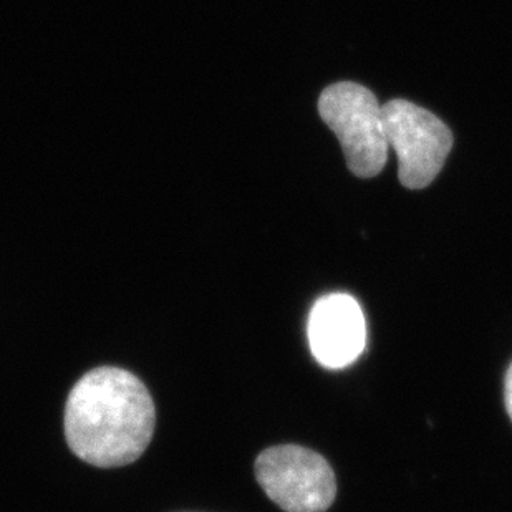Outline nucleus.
Masks as SVG:
<instances>
[{"instance_id":"f03ea898","label":"nucleus","mask_w":512,"mask_h":512,"mask_svg":"<svg viewBox=\"0 0 512 512\" xmlns=\"http://www.w3.org/2000/svg\"><path fill=\"white\" fill-rule=\"evenodd\" d=\"M322 120L342 145L348 168L358 178H375L387 165L382 105L372 90L353 82L325 88L319 98Z\"/></svg>"},{"instance_id":"20e7f679","label":"nucleus","mask_w":512,"mask_h":512,"mask_svg":"<svg viewBox=\"0 0 512 512\" xmlns=\"http://www.w3.org/2000/svg\"><path fill=\"white\" fill-rule=\"evenodd\" d=\"M256 478L264 493L285 512L329 511L337 481L325 458L302 446H274L256 461Z\"/></svg>"},{"instance_id":"39448f33","label":"nucleus","mask_w":512,"mask_h":512,"mask_svg":"<svg viewBox=\"0 0 512 512\" xmlns=\"http://www.w3.org/2000/svg\"><path fill=\"white\" fill-rule=\"evenodd\" d=\"M309 342L322 367L339 370L358 360L367 347V324L357 300L347 294L317 300L309 317Z\"/></svg>"},{"instance_id":"423d86ee","label":"nucleus","mask_w":512,"mask_h":512,"mask_svg":"<svg viewBox=\"0 0 512 512\" xmlns=\"http://www.w3.org/2000/svg\"><path fill=\"white\" fill-rule=\"evenodd\" d=\"M504 401H506V410L512 420V363L506 373V383H504Z\"/></svg>"},{"instance_id":"f257e3e1","label":"nucleus","mask_w":512,"mask_h":512,"mask_svg":"<svg viewBox=\"0 0 512 512\" xmlns=\"http://www.w3.org/2000/svg\"><path fill=\"white\" fill-rule=\"evenodd\" d=\"M155 426L156 408L148 388L123 368L85 373L65 405L70 450L97 468L135 463L150 446Z\"/></svg>"},{"instance_id":"7ed1b4c3","label":"nucleus","mask_w":512,"mask_h":512,"mask_svg":"<svg viewBox=\"0 0 512 512\" xmlns=\"http://www.w3.org/2000/svg\"><path fill=\"white\" fill-rule=\"evenodd\" d=\"M388 146L398 156V178L408 189L435 181L453 148V133L433 113L408 100H390L382 107Z\"/></svg>"}]
</instances>
